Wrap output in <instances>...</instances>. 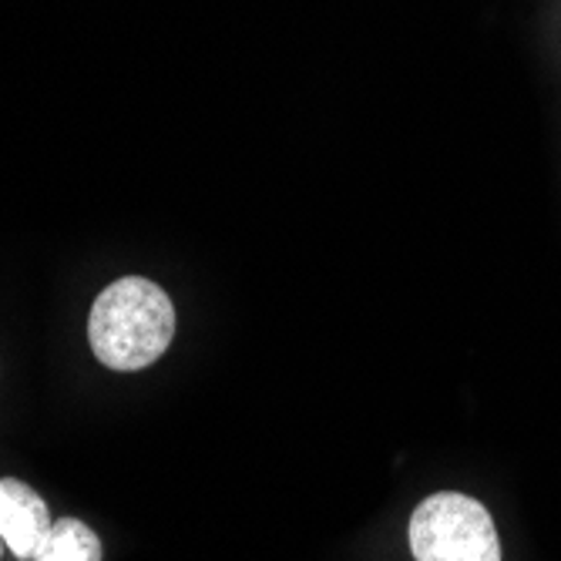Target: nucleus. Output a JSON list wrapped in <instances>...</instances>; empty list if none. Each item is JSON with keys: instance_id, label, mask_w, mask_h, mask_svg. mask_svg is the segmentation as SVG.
I'll return each instance as SVG.
<instances>
[{"instance_id": "20e7f679", "label": "nucleus", "mask_w": 561, "mask_h": 561, "mask_svg": "<svg viewBox=\"0 0 561 561\" xmlns=\"http://www.w3.org/2000/svg\"><path fill=\"white\" fill-rule=\"evenodd\" d=\"M105 548L101 538L78 518H58L44 535L37 554L31 561H101Z\"/></svg>"}, {"instance_id": "39448f33", "label": "nucleus", "mask_w": 561, "mask_h": 561, "mask_svg": "<svg viewBox=\"0 0 561 561\" xmlns=\"http://www.w3.org/2000/svg\"><path fill=\"white\" fill-rule=\"evenodd\" d=\"M0 551H4V538H0Z\"/></svg>"}, {"instance_id": "f257e3e1", "label": "nucleus", "mask_w": 561, "mask_h": 561, "mask_svg": "<svg viewBox=\"0 0 561 561\" xmlns=\"http://www.w3.org/2000/svg\"><path fill=\"white\" fill-rule=\"evenodd\" d=\"M175 306L169 293L141 276H125L101 289L91 317L88 340L91 350L108 370H145L172 346Z\"/></svg>"}, {"instance_id": "7ed1b4c3", "label": "nucleus", "mask_w": 561, "mask_h": 561, "mask_svg": "<svg viewBox=\"0 0 561 561\" xmlns=\"http://www.w3.org/2000/svg\"><path fill=\"white\" fill-rule=\"evenodd\" d=\"M50 512L44 497L18 478H0V538L24 561L34 558L50 531Z\"/></svg>"}, {"instance_id": "f03ea898", "label": "nucleus", "mask_w": 561, "mask_h": 561, "mask_svg": "<svg viewBox=\"0 0 561 561\" xmlns=\"http://www.w3.org/2000/svg\"><path fill=\"white\" fill-rule=\"evenodd\" d=\"M411 551L417 561H501V541L488 507L454 491L431 494L417 504Z\"/></svg>"}]
</instances>
